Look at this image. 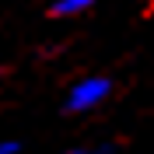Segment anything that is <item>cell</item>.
Instances as JSON below:
<instances>
[{
	"mask_svg": "<svg viewBox=\"0 0 154 154\" xmlns=\"http://www.w3.org/2000/svg\"><path fill=\"white\" fill-rule=\"evenodd\" d=\"M112 91H116V84H112V77H105V74L81 77L77 84H70L67 98H63V112H70V116L95 112V109H102L112 98Z\"/></svg>",
	"mask_w": 154,
	"mask_h": 154,
	"instance_id": "6da1fadb",
	"label": "cell"
},
{
	"mask_svg": "<svg viewBox=\"0 0 154 154\" xmlns=\"http://www.w3.org/2000/svg\"><path fill=\"white\" fill-rule=\"evenodd\" d=\"M95 7V0H53L49 4V14L60 21H67V18H81V14H88V11Z\"/></svg>",
	"mask_w": 154,
	"mask_h": 154,
	"instance_id": "7a4b0ae2",
	"label": "cell"
},
{
	"mask_svg": "<svg viewBox=\"0 0 154 154\" xmlns=\"http://www.w3.org/2000/svg\"><path fill=\"white\" fill-rule=\"evenodd\" d=\"M63 154H116L112 147H74V151H63Z\"/></svg>",
	"mask_w": 154,
	"mask_h": 154,
	"instance_id": "3957f363",
	"label": "cell"
},
{
	"mask_svg": "<svg viewBox=\"0 0 154 154\" xmlns=\"http://www.w3.org/2000/svg\"><path fill=\"white\" fill-rule=\"evenodd\" d=\"M0 154H21V144L18 140H0Z\"/></svg>",
	"mask_w": 154,
	"mask_h": 154,
	"instance_id": "277c9868",
	"label": "cell"
},
{
	"mask_svg": "<svg viewBox=\"0 0 154 154\" xmlns=\"http://www.w3.org/2000/svg\"><path fill=\"white\" fill-rule=\"evenodd\" d=\"M0 4H4V0H0Z\"/></svg>",
	"mask_w": 154,
	"mask_h": 154,
	"instance_id": "5b68a950",
	"label": "cell"
}]
</instances>
